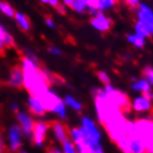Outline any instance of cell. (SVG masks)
<instances>
[{
	"instance_id": "obj_1",
	"label": "cell",
	"mask_w": 153,
	"mask_h": 153,
	"mask_svg": "<svg viewBox=\"0 0 153 153\" xmlns=\"http://www.w3.org/2000/svg\"><path fill=\"white\" fill-rule=\"evenodd\" d=\"M80 123L84 143L93 151V153H104L103 146L101 144L102 137L97 123L89 117H82Z\"/></svg>"
},
{
	"instance_id": "obj_2",
	"label": "cell",
	"mask_w": 153,
	"mask_h": 153,
	"mask_svg": "<svg viewBox=\"0 0 153 153\" xmlns=\"http://www.w3.org/2000/svg\"><path fill=\"white\" fill-rule=\"evenodd\" d=\"M135 122V132L144 144L146 153H153V119L142 118Z\"/></svg>"
},
{
	"instance_id": "obj_3",
	"label": "cell",
	"mask_w": 153,
	"mask_h": 153,
	"mask_svg": "<svg viewBox=\"0 0 153 153\" xmlns=\"http://www.w3.org/2000/svg\"><path fill=\"white\" fill-rule=\"evenodd\" d=\"M103 90L105 92V96L108 97V99H110L113 103L117 104L122 110L124 114L131 111V101L126 93H123L122 91L114 88L111 83L104 85Z\"/></svg>"
},
{
	"instance_id": "obj_4",
	"label": "cell",
	"mask_w": 153,
	"mask_h": 153,
	"mask_svg": "<svg viewBox=\"0 0 153 153\" xmlns=\"http://www.w3.org/2000/svg\"><path fill=\"white\" fill-rule=\"evenodd\" d=\"M7 149L9 153L19 152L23 144V137L20 130V126L18 124H12L7 133Z\"/></svg>"
},
{
	"instance_id": "obj_5",
	"label": "cell",
	"mask_w": 153,
	"mask_h": 153,
	"mask_svg": "<svg viewBox=\"0 0 153 153\" xmlns=\"http://www.w3.org/2000/svg\"><path fill=\"white\" fill-rule=\"evenodd\" d=\"M17 117V121H18V126H20V130L22 133L23 139L27 140H32V131H33V126H35V120L32 118V115L28 112L25 111H18L16 113Z\"/></svg>"
},
{
	"instance_id": "obj_6",
	"label": "cell",
	"mask_w": 153,
	"mask_h": 153,
	"mask_svg": "<svg viewBox=\"0 0 153 153\" xmlns=\"http://www.w3.org/2000/svg\"><path fill=\"white\" fill-rule=\"evenodd\" d=\"M50 131V124L47 121L43 120H39L36 121L35 126H33V131H32V140L33 144L38 148L43 146L46 139L48 137V133Z\"/></svg>"
},
{
	"instance_id": "obj_7",
	"label": "cell",
	"mask_w": 153,
	"mask_h": 153,
	"mask_svg": "<svg viewBox=\"0 0 153 153\" xmlns=\"http://www.w3.org/2000/svg\"><path fill=\"white\" fill-rule=\"evenodd\" d=\"M90 25L94 30L104 33L112 28V20L104 12L99 11L97 15L92 16V18L90 19Z\"/></svg>"
},
{
	"instance_id": "obj_8",
	"label": "cell",
	"mask_w": 153,
	"mask_h": 153,
	"mask_svg": "<svg viewBox=\"0 0 153 153\" xmlns=\"http://www.w3.org/2000/svg\"><path fill=\"white\" fill-rule=\"evenodd\" d=\"M135 17H137V21L139 22L144 23L149 27L153 26V9L150 4L141 2L135 8Z\"/></svg>"
},
{
	"instance_id": "obj_9",
	"label": "cell",
	"mask_w": 153,
	"mask_h": 153,
	"mask_svg": "<svg viewBox=\"0 0 153 153\" xmlns=\"http://www.w3.org/2000/svg\"><path fill=\"white\" fill-rule=\"evenodd\" d=\"M131 110L138 112V113H146L152 112L153 110V102L152 100L149 99L144 94H139L131 101Z\"/></svg>"
},
{
	"instance_id": "obj_10",
	"label": "cell",
	"mask_w": 153,
	"mask_h": 153,
	"mask_svg": "<svg viewBox=\"0 0 153 153\" xmlns=\"http://www.w3.org/2000/svg\"><path fill=\"white\" fill-rule=\"evenodd\" d=\"M38 99L41 101L42 105L45 107L47 112H52L53 109L56 108V105L59 104L62 101L61 98L58 96V93L52 91L50 88L47 91L43 92L40 97H38Z\"/></svg>"
},
{
	"instance_id": "obj_11",
	"label": "cell",
	"mask_w": 153,
	"mask_h": 153,
	"mask_svg": "<svg viewBox=\"0 0 153 153\" xmlns=\"http://www.w3.org/2000/svg\"><path fill=\"white\" fill-rule=\"evenodd\" d=\"M7 84L12 89H21L23 87V71L21 65H13L8 74Z\"/></svg>"
},
{
	"instance_id": "obj_12",
	"label": "cell",
	"mask_w": 153,
	"mask_h": 153,
	"mask_svg": "<svg viewBox=\"0 0 153 153\" xmlns=\"http://www.w3.org/2000/svg\"><path fill=\"white\" fill-rule=\"evenodd\" d=\"M50 132L52 135V139L57 143L61 144L62 142L65 141L67 139H69V130L68 128L60 121H56V122L50 124Z\"/></svg>"
},
{
	"instance_id": "obj_13",
	"label": "cell",
	"mask_w": 153,
	"mask_h": 153,
	"mask_svg": "<svg viewBox=\"0 0 153 153\" xmlns=\"http://www.w3.org/2000/svg\"><path fill=\"white\" fill-rule=\"evenodd\" d=\"M27 104L29 108V111L31 112V114L36 115V117H43L46 114L47 110L45 109V107L42 105L41 101L35 96L29 94L27 100Z\"/></svg>"
},
{
	"instance_id": "obj_14",
	"label": "cell",
	"mask_w": 153,
	"mask_h": 153,
	"mask_svg": "<svg viewBox=\"0 0 153 153\" xmlns=\"http://www.w3.org/2000/svg\"><path fill=\"white\" fill-rule=\"evenodd\" d=\"M131 89L133 90L134 92H138L140 94H146L149 91L152 90L151 85L148 81L142 76V78H139V79H133L132 81V84H131Z\"/></svg>"
},
{
	"instance_id": "obj_15",
	"label": "cell",
	"mask_w": 153,
	"mask_h": 153,
	"mask_svg": "<svg viewBox=\"0 0 153 153\" xmlns=\"http://www.w3.org/2000/svg\"><path fill=\"white\" fill-rule=\"evenodd\" d=\"M13 18H15L16 23L18 25V27H19L22 31L28 32V31L31 29L30 20H29V18H28L25 13H22V12H16Z\"/></svg>"
},
{
	"instance_id": "obj_16",
	"label": "cell",
	"mask_w": 153,
	"mask_h": 153,
	"mask_svg": "<svg viewBox=\"0 0 153 153\" xmlns=\"http://www.w3.org/2000/svg\"><path fill=\"white\" fill-rule=\"evenodd\" d=\"M63 102H65L67 109H71V110H73V111L76 112H81L82 109H83V105H82V103H81L80 101L78 99H76L73 96H70V94L65 97Z\"/></svg>"
},
{
	"instance_id": "obj_17",
	"label": "cell",
	"mask_w": 153,
	"mask_h": 153,
	"mask_svg": "<svg viewBox=\"0 0 153 153\" xmlns=\"http://www.w3.org/2000/svg\"><path fill=\"white\" fill-rule=\"evenodd\" d=\"M126 41L129 42L132 47H134V48H137V49H142L143 47L146 46V39L142 38V37H140L139 35L132 32V33H129V35L126 36Z\"/></svg>"
},
{
	"instance_id": "obj_18",
	"label": "cell",
	"mask_w": 153,
	"mask_h": 153,
	"mask_svg": "<svg viewBox=\"0 0 153 153\" xmlns=\"http://www.w3.org/2000/svg\"><path fill=\"white\" fill-rule=\"evenodd\" d=\"M133 30H134L133 31L134 33H137V35H139L140 37H142V38L144 39L151 37V27H149V26H146V25H144V23L142 22L135 21Z\"/></svg>"
},
{
	"instance_id": "obj_19",
	"label": "cell",
	"mask_w": 153,
	"mask_h": 153,
	"mask_svg": "<svg viewBox=\"0 0 153 153\" xmlns=\"http://www.w3.org/2000/svg\"><path fill=\"white\" fill-rule=\"evenodd\" d=\"M69 8L76 13H84L89 9V0H72V4Z\"/></svg>"
},
{
	"instance_id": "obj_20",
	"label": "cell",
	"mask_w": 153,
	"mask_h": 153,
	"mask_svg": "<svg viewBox=\"0 0 153 153\" xmlns=\"http://www.w3.org/2000/svg\"><path fill=\"white\" fill-rule=\"evenodd\" d=\"M0 11L9 18H13L16 13L15 9L11 7V4L6 2V1H1V0H0Z\"/></svg>"
},
{
	"instance_id": "obj_21",
	"label": "cell",
	"mask_w": 153,
	"mask_h": 153,
	"mask_svg": "<svg viewBox=\"0 0 153 153\" xmlns=\"http://www.w3.org/2000/svg\"><path fill=\"white\" fill-rule=\"evenodd\" d=\"M60 146H61L60 149H61V151L63 153H78L76 144H74L70 139H67L65 141L62 142Z\"/></svg>"
},
{
	"instance_id": "obj_22",
	"label": "cell",
	"mask_w": 153,
	"mask_h": 153,
	"mask_svg": "<svg viewBox=\"0 0 153 153\" xmlns=\"http://www.w3.org/2000/svg\"><path fill=\"white\" fill-rule=\"evenodd\" d=\"M143 78L146 79L148 82L150 83L151 85V88H153V68L152 67H146L144 69H143Z\"/></svg>"
},
{
	"instance_id": "obj_23",
	"label": "cell",
	"mask_w": 153,
	"mask_h": 153,
	"mask_svg": "<svg viewBox=\"0 0 153 153\" xmlns=\"http://www.w3.org/2000/svg\"><path fill=\"white\" fill-rule=\"evenodd\" d=\"M97 76L99 78V80L104 84V85H107V84H110L111 83V80H110V76L105 71H98L97 72Z\"/></svg>"
},
{
	"instance_id": "obj_24",
	"label": "cell",
	"mask_w": 153,
	"mask_h": 153,
	"mask_svg": "<svg viewBox=\"0 0 153 153\" xmlns=\"http://www.w3.org/2000/svg\"><path fill=\"white\" fill-rule=\"evenodd\" d=\"M40 2H42L43 4H48V6H51L53 8H57L59 4H61L60 0H39Z\"/></svg>"
},
{
	"instance_id": "obj_25",
	"label": "cell",
	"mask_w": 153,
	"mask_h": 153,
	"mask_svg": "<svg viewBox=\"0 0 153 153\" xmlns=\"http://www.w3.org/2000/svg\"><path fill=\"white\" fill-rule=\"evenodd\" d=\"M48 50H49V52L52 56H61L62 54V51H61V49H59L58 47H56V46H50L49 48H48Z\"/></svg>"
},
{
	"instance_id": "obj_26",
	"label": "cell",
	"mask_w": 153,
	"mask_h": 153,
	"mask_svg": "<svg viewBox=\"0 0 153 153\" xmlns=\"http://www.w3.org/2000/svg\"><path fill=\"white\" fill-rule=\"evenodd\" d=\"M124 4L130 8H137L139 4H141V0H123Z\"/></svg>"
},
{
	"instance_id": "obj_27",
	"label": "cell",
	"mask_w": 153,
	"mask_h": 153,
	"mask_svg": "<svg viewBox=\"0 0 153 153\" xmlns=\"http://www.w3.org/2000/svg\"><path fill=\"white\" fill-rule=\"evenodd\" d=\"M45 23L47 25V27L50 28V29H53V28H56V22H54V20L52 19V18H46L45 19Z\"/></svg>"
},
{
	"instance_id": "obj_28",
	"label": "cell",
	"mask_w": 153,
	"mask_h": 153,
	"mask_svg": "<svg viewBox=\"0 0 153 153\" xmlns=\"http://www.w3.org/2000/svg\"><path fill=\"white\" fill-rule=\"evenodd\" d=\"M6 152H9V151H8L7 146H6L4 141L2 140V138L0 137V153H6Z\"/></svg>"
},
{
	"instance_id": "obj_29",
	"label": "cell",
	"mask_w": 153,
	"mask_h": 153,
	"mask_svg": "<svg viewBox=\"0 0 153 153\" xmlns=\"http://www.w3.org/2000/svg\"><path fill=\"white\" fill-rule=\"evenodd\" d=\"M46 153H63V152H62L61 149L58 148V146H50V148H48Z\"/></svg>"
},
{
	"instance_id": "obj_30",
	"label": "cell",
	"mask_w": 153,
	"mask_h": 153,
	"mask_svg": "<svg viewBox=\"0 0 153 153\" xmlns=\"http://www.w3.org/2000/svg\"><path fill=\"white\" fill-rule=\"evenodd\" d=\"M9 31L7 30V29H4L1 25H0V39L4 41V37H6V35H7Z\"/></svg>"
},
{
	"instance_id": "obj_31",
	"label": "cell",
	"mask_w": 153,
	"mask_h": 153,
	"mask_svg": "<svg viewBox=\"0 0 153 153\" xmlns=\"http://www.w3.org/2000/svg\"><path fill=\"white\" fill-rule=\"evenodd\" d=\"M56 9H57L58 11L60 12L61 15H65V4H60L57 8H56Z\"/></svg>"
},
{
	"instance_id": "obj_32",
	"label": "cell",
	"mask_w": 153,
	"mask_h": 153,
	"mask_svg": "<svg viewBox=\"0 0 153 153\" xmlns=\"http://www.w3.org/2000/svg\"><path fill=\"white\" fill-rule=\"evenodd\" d=\"M10 109H11V110L15 112V113H17V112L19 111V105L16 103V102H12V103L10 104Z\"/></svg>"
},
{
	"instance_id": "obj_33",
	"label": "cell",
	"mask_w": 153,
	"mask_h": 153,
	"mask_svg": "<svg viewBox=\"0 0 153 153\" xmlns=\"http://www.w3.org/2000/svg\"><path fill=\"white\" fill-rule=\"evenodd\" d=\"M6 49H7V48H6V46H4V41L0 39V56H2V54H4V50H6Z\"/></svg>"
},
{
	"instance_id": "obj_34",
	"label": "cell",
	"mask_w": 153,
	"mask_h": 153,
	"mask_svg": "<svg viewBox=\"0 0 153 153\" xmlns=\"http://www.w3.org/2000/svg\"><path fill=\"white\" fill-rule=\"evenodd\" d=\"M61 4H65V7H70L72 4V0H61Z\"/></svg>"
},
{
	"instance_id": "obj_35",
	"label": "cell",
	"mask_w": 153,
	"mask_h": 153,
	"mask_svg": "<svg viewBox=\"0 0 153 153\" xmlns=\"http://www.w3.org/2000/svg\"><path fill=\"white\" fill-rule=\"evenodd\" d=\"M17 153H28V152H27V151H25V150L21 149V150L19 151V152H17Z\"/></svg>"
},
{
	"instance_id": "obj_36",
	"label": "cell",
	"mask_w": 153,
	"mask_h": 153,
	"mask_svg": "<svg viewBox=\"0 0 153 153\" xmlns=\"http://www.w3.org/2000/svg\"><path fill=\"white\" fill-rule=\"evenodd\" d=\"M151 37L153 38V26L151 27Z\"/></svg>"
},
{
	"instance_id": "obj_37",
	"label": "cell",
	"mask_w": 153,
	"mask_h": 153,
	"mask_svg": "<svg viewBox=\"0 0 153 153\" xmlns=\"http://www.w3.org/2000/svg\"><path fill=\"white\" fill-rule=\"evenodd\" d=\"M152 102H153V99H152Z\"/></svg>"
},
{
	"instance_id": "obj_38",
	"label": "cell",
	"mask_w": 153,
	"mask_h": 153,
	"mask_svg": "<svg viewBox=\"0 0 153 153\" xmlns=\"http://www.w3.org/2000/svg\"><path fill=\"white\" fill-rule=\"evenodd\" d=\"M6 153H9V152H6Z\"/></svg>"
}]
</instances>
